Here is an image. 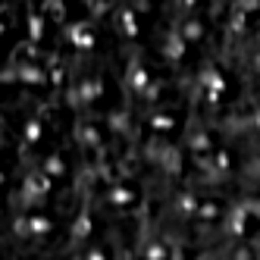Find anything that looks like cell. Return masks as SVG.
Instances as JSON below:
<instances>
[{"label": "cell", "mask_w": 260, "mask_h": 260, "mask_svg": "<svg viewBox=\"0 0 260 260\" xmlns=\"http://www.w3.org/2000/svg\"><path fill=\"white\" fill-rule=\"evenodd\" d=\"M7 82H44V79H41V72H38V69H31V66H25V63L10 60L4 69H0V85H7Z\"/></svg>", "instance_id": "1"}, {"label": "cell", "mask_w": 260, "mask_h": 260, "mask_svg": "<svg viewBox=\"0 0 260 260\" xmlns=\"http://www.w3.org/2000/svg\"><path fill=\"white\" fill-rule=\"evenodd\" d=\"M13 229L19 235H31V232H47V222L44 219H16Z\"/></svg>", "instance_id": "2"}, {"label": "cell", "mask_w": 260, "mask_h": 260, "mask_svg": "<svg viewBox=\"0 0 260 260\" xmlns=\"http://www.w3.org/2000/svg\"><path fill=\"white\" fill-rule=\"evenodd\" d=\"M10 19H13V7H10V4H0V35L7 31Z\"/></svg>", "instance_id": "3"}, {"label": "cell", "mask_w": 260, "mask_h": 260, "mask_svg": "<svg viewBox=\"0 0 260 260\" xmlns=\"http://www.w3.org/2000/svg\"><path fill=\"white\" fill-rule=\"evenodd\" d=\"M38 135H41V128H38V122H28V128H25V144H31V141L38 138ZM25 144H22V147H25Z\"/></svg>", "instance_id": "4"}, {"label": "cell", "mask_w": 260, "mask_h": 260, "mask_svg": "<svg viewBox=\"0 0 260 260\" xmlns=\"http://www.w3.org/2000/svg\"><path fill=\"white\" fill-rule=\"evenodd\" d=\"M4 128H7V119H4V116H0V135H4Z\"/></svg>", "instance_id": "5"}, {"label": "cell", "mask_w": 260, "mask_h": 260, "mask_svg": "<svg viewBox=\"0 0 260 260\" xmlns=\"http://www.w3.org/2000/svg\"><path fill=\"white\" fill-rule=\"evenodd\" d=\"M4 144H7V138H4V135H0V147H4Z\"/></svg>", "instance_id": "6"}, {"label": "cell", "mask_w": 260, "mask_h": 260, "mask_svg": "<svg viewBox=\"0 0 260 260\" xmlns=\"http://www.w3.org/2000/svg\"><path fill=\"white\" fill-rule=\"evenodd\" d=\"M0 182H4V170H0Z\"/></svg>", "instance_id": "7"}]
</instances>
